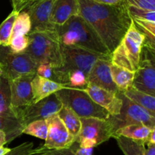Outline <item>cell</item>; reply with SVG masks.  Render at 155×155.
Returning <instances> with one entry per match:
<instances>
[{"mask_svg":"<svg viewBox=\"0 0 155 155\" xmlns=\"http://www.w3.org/2000/svg\"><path fill=\"white\" fill-rule=\"evenodd\" d=\"M79 15L92 27L111 54L131 26L133 20L125 4L107 5L92 0H78Z\"/></svg>","mask_w":155,"mask_h":155,"instance_id":"obj_1","label":"cell"},{"mask_svg":"<svg viewBox=\"0 0 155 155\" xmlns=\"http://www.w3.org/2000/svg\"><path fill=\"white\" fill-rule=\"evenodd\" d=\"M54 30L61 45L111 55L95 30L80 15L72 16L63 25L54 26Z\"/></svg>","mask_w":155,"mask_h":155,"instance_id":"obj_2","label":"cell"},{"mask_svg":"<svg viewBox=\"0 0 155 155\" xmlns=\"http://www.w3.org/2000/svg\"><path fill=\"white\" fill-rule=\"evenodd\" d=\"M27 36L30 42L25 53L37 66L48 64L53 68H61L63 65L61 45L55 30L30 33Z\"/></svg>","mask_w":155,"mask_h":155,"instance_id":"obj_3","label":"cell"},{"mask_svg":"<svg viewBox=\"0 0 155 155\" xmlns=\"http://www.w3.org/2000/svg\"><path fill=\"white\" fill-rule=\"evenodd\" d=\"M145 37L133 22L120 43L111 53V64L136 72L139 67L140 54Z\"/></svg>","mask_w":155,"mask_h":155,"instance_id":"obj_4","label":"cell"},{"mask_svg":"<svg viewBox=\"0 0 155 155\" xmlns=\"http://www.w3.org/2000/svg\"><path fill=\"white\" fill-rule=\"evenodd\" d=\"M54 94L63 106L71 108L80 118L95 117L107 120L110 117L107 110L95 104L83 90L65 88Z\"/></svg>","mask_w":155,"mask_h":155,"instance_id":"obj_5","label":"cell"},{"mask_svg":"<svg viewBox=\"0 0 155 155\" xmlns=\"http://www.w3.org/2000/svg\"><path fill=\"white\" fill-rule=\"evenodd\" d=\"M61 45L63 65L61 68H53L54 82L56 83L58 77L65 72L78 70L83 71L88 76L92 66L98 59L111 61V55H104L78 47Z\"/></svg>","mask_w":155,"mask_h":155,"instance_id":"obj_6","label":"cell"},{"mask_svg":"<svg viewBox=\"0 0 155 155\" xmlns=\"http://www.w3.org/2000/svg\"><path fill=\"white\" fill-rule=\"evenodd\" d=\"M81 130L76 142L80 147L92 148L107 142L116 132L110 117L107 120L95 117L80 118Z\"/></svg>","mask_w":155,"mask_h":155,"instance_id":"obj_7","label":"cell"},{"mask_svg":"<svg viewBox=\"0 0 155 155\" xmlns=\"http://www.w3.org/2000/svg\"><path fill=\"white\" fill-rule=\"evenodd\" d=\"M36 68L27 53H14L9 46L0 45V68L9 80L24 74H36Z\"/></svg>","mask_w":155,"mask_h":155,"instance_id":"obj_8","label":"cell"},{"mask_svg":"<svg viewBox=\"0 0 155 155\" xmlns=\"http://www.w3.org/2000/svg\"><path fill=\"white\" fill-rule=\"evenodd\" d=\"M118 95L123 101L120 113L116 117H110L116 131L120 127L133 124L146 126L151 130L155 129V117L152 116L146 109L128 99L123 92H119Z\"/></svg>","mask_w":155,"mask_h":155,"instance_id":"obj_9","label":"cell"},{"mask_svg":"<svg viewBox=\"0 0 155 155\" xmlns=\"http://www.w3.org/2000/svg\"><path fill=\"white\" fill-rule=\"evenodd\" d=\"M62 107V103L55 94L53 93L38 102L17 109L15 114L17 118L25 127L33 121L46 120L53 115L57 114Z\"/></svg>","mask_w":155,"mask_h":155,"instance_id":"obj_10","label":"cell"},{"mask_svg":"<svg viewBox=\"0 0 155 155\" xmlns=\"http://www.w3.org/2000/svg\"><path fill=\"white\" fill-rule=\"evenodd\" d=\"M48 125V135L43 149L58 150L68 148L76 142V138L71 135L57 114L45 120Z\"/></svg>","mask_w":155,"mask_h":155,"instance_id":"obj_11","label":"cell"},{"mask_svg":"<svg viewBox=\"0 0 155 155\" xmlns=\"http://www.w3.org/2000/svg\"><path fill=\"white\" fill-rule=\"evenodd\" d=\"M36 74H24L10 80L11 107L15 111L33 104L31 82Z\"/></svg>","mask_w":155,"mask_h":155,"instance_id":"obj_12","label":"cell"},{"mask_svg":"<svg viewBox=\"0 0 155 155\" xmlns=\"http://www.w3.org/2000/svg\"><path fill=\"white\" fill-rule=\"evenodd\" d=\"M54 2V0H40L23 10L28 14L30 18L31 29L29 33L54 30V25L50 22V15Z\"/></svg>","mask_w":155,"mask_h":155,"instance_id":"obj_13","label":"cell"},{"mask_svg":"<svg viewBox=\"0 0 155 155\" xmlns=\"http://www.w3.org/2000/svg\"><path fill=\"white\" fill-rule=\"evenodd\" d=\"M91 99L107 110L110 116L116 117L120 114L123 106V101L118 93L105 90L98 86L89 84L84 89Z\"/></svg>","mask_w":155,"mask_h":155,"instance_id":"obj_14","label":"cell"},{"mask_svg":"<svg viewBox=\"0 0 155 155\" xmlns=\"http://www.w3.org/2000/svg\"><path fill=\"white\" fill-rule=\"evenodd\" d=\"M110 65L111 61L98 59L88 75V83L105 90L118 93L119 90L112 80Z\"/></svg>","mask_w":155,"mask_h":155,"instance_id":"obj_15","label":"cell"},{"mask_svg":"<svg viewBox=\"0 0 155 155\" xmlns=\"http://www.w3.org/2000/svg\"><path fill=\"white\" fill-rule=\"evenodd\" d=\"M132 87L155 97V68L154 62L140 61L135 72Z\"/></svg>","mask_w":155,"mask_h":155,"instance_id":"obj_16","label":"cell"},{"mask_svg":"<svg viewBox=\"0 0 155 155\" xmlns=\"http://www.w3.org/2000/svg\"><path fill=\"white\" fill-rule=\"evenodd\" d=\"M77 15H79L78 0H54L50 22L54 26L63 25L71 17Z\"/></svg>","mask_w":155,"mask_h":155,"instance_id":"obj_17","label":"cell"},{"mask_svg":"<svg viewBox=\"0 0 155 155\" xmlns=\"http://www.w3.org/2000/svg\"><path fill=\"white\" fill-rule=\"evenodd\" d=\"M31 86L33 103L38 102L58 91L68 88L64 85L43 78L37 74H35L31 82Z\"/></svg>","mask_w":155,"mask_h":155,"instance_id":"obj_18","label":"cell"},{"mask_svg":"<svg viewBox=\"0 0 155 155\" xmlns=\"http://www.w3.org/2000/svg\"><path fill=\"white\" fill-rule=\"evenodd\" d=\"M151 129L146 126L140 124H133L122 127L117 130L114 134L113 138L115 136H124L127 139L134 141H139L144 143H147L151 133Z\"/></svg>","mask_w":155,"mask_h":155,"instance_id":"obj_19","label":"cell"},{"mask_svg":"<svg viewBox=\"0 0 155 155\" xmlns=\"http://www.w3.org/2000/svg\"><path fill=\"white\" fill-rule=\"evenodd\" d=\"M123 94L130 101L146 109L152 116L155 117V97L140 92L132 86L124 91Z\"/></svg>","mask_w":155,"mask_h":155,"instance_id":"obj_20","label":"cell"},{"mask_svg":"<svg viewBox=\"0 0 155 155\" xmlns=\"http://www.w3.org/2000/svg\"><path fill=\"white\" fill-rule=\"evenodd\" d=\"M0 115L17 118L11 107L10 80L4 74L0 76Z\"/></svg>","mask_w":155,"mask_h":155,"instance_id":"obj_21","label":"cell"},{"mask_svg":"<svg viewBox=\"0 0 155 155\" xmlns=\"http://www.w3.org/2000/svg\"><path fill=\"white\" fill-rule=\"evenodd\" d=\"M24 129V125L18 118L0 115V130L5 134L7 143L22 135Z\"/></svg>","mask_w":155,"mask_h":155,"instance_id":"obj_22","label":"cell"},{"mask_svg":"<svg viewBox=\"0 0 155 155\" xmlns=\"http://www.w3.org/2000/svg\"><path fill=\"white\" fill-rule=\"evenodd\" d=\"M57 115L71 135L77 138L81 130V121L75 112L69 107L63 106Z\"/></svg>","mask_w":155,"mask_h":155,"instance_id":"obj_23","label":"cell"},{"mask_svg":"<svg viewBox=\"0 0 155 155\" xmlns=\"http://www.w3.org/2000/svg\"><path fill=\"white\" fill-rule=\"evenodd\" d=\"M110 71L112 80L119 92H124L128 88L131 87L134 79V72L129 71L112 64L110 65Z\"/></svg>","mask_w":155,"mask_h":155,"instance_id":"obj_24","label":"cell"},{"mask_svg":"<svg viewBox=\"0 0 155 155\" xmlns=\"http://www.w3.org/2000/svg\"><path fill=\"white\" fill-rule=\"evenodd\" d=\"M118 146L124 155H144L145 143L139 141H134L124 136H115Z\"/></svg>","mask_w":155,"mask_h":155,"instance_id":"obj_25","label":"cell"},{"mask_svg":"<svg viewBox=\"0 0 155 155\" xmlns=\"http://www.w3.org/2000/svg\"><path fill=\"white\" fill-rule=\"evenodd\" d=\"M30 29L31 23L30 16L26 12L21 11L18 14L14 23L12 38L18 36H27L30 32Z\"/></svg>","mask_w":155,"mask_h":155,"instance_id":"obj_26","label":"cell"},{"mask_svg":"<svg viewBox=\"0 0 155 155\" xmlns=\"http://www.w3.org/2000/svg\"><path fill=\"white\" fill-rule=\"evenodd\" d=\"M18 12L12 11L0 25V45L8 46L12 38L14 23Z\"/></svg>","mask_w":155,"mask_h":155,"instance_id":"obj_27","label":"cell"},{"mask_svg":"<svg viewBox=\"0 0 155 155\" xmlns=\"http://www.w3.org/2000/svg\"><path fill=\"white\" fill-rule=\"evenodd\" d=\"M24 133L45 140L48 135V125L46 121L45 120H40L27 124L23 130V134Z\"/></svg>","mask_w":155,"mask_h":155,"instance_id":"obj_28","label":"cell"},{"mask_svg":"<svg viewBox=\"0 0 155 155\" xmlns=\"http://www.w3.org/2000/svg\"><path fill=\"white\" fill-rule=\"evenodd\" d=\"M129 15L132 20H141L155 23V11L146 10L135 6H127Z\"/></svg>","mask_w":155,"mask_h":155,"instance_id":"obj_29","label":"cell"},{"mask_svg":"<svg viewBox=\"0 0 155 155\" xmlns=\"http://www.w3.org/2000/svg\"><path fill=\"white\" fill-rule=\"evenodd\" d=\"M30 42L29 37L27 36H18L11 39L9 48L14 53L25 52Z\"/></svg>","mask_w":155,"mask_h":155,"instance_id":"obj_30","label":"cell"},{"mask_svg":"<svg viewBox=\"0 0 155 155\" xmlns=\"http://www.w3.org/2000/svg\"><path fill=\"white\" fill-rule=\"evenodd\" d=\"M33 142H24L15 148H12L5 155H34L38 154L37 148H33Z\"/></svg>","mask_w":155,"mask_h":155,"instance_id":"obj_31","label":"cell"},{"mask_svg":"<svg viewBox=\"0 0 155 155\" xmlns=\"http://www.w3.org/2000/svg\"><path fill=\"white\" fill-rule=\"evenodd\" d=\"M127 6H135L146 10L155 11V0H124Z\"/></svg>","mask_w":155,"mask_h":155,"instance_id":"obj_32","label":"cell"},{"mask_svg":"<svg viewBox=\"0 0 155 155\" xmlns=\"http://www.w3.org/2000/svg\"><path fill=\"white\" fill-rule=\"evenodd\" d=\"M53 67H51L48 64H39L36 68V74L43 77V78L48 79V80H52L54 82V75Z\"/></svg>","mask_w":155,"mask_h":155,"instance_id":"obj_33","label":"cell"},{"mask_svg":"<svg viewBox=\"0 0 155 155\" xmlns=\"http://www.w3.org/2000/svg\"><path fill=\"white\" fill-rule=\"evenodd\" d=\"M38 154H40L42 152H46L49 155H76L74 151L70 148H63V149H58V150H47L43 149L42 147L37 148Z\"/></svg>","mask_w":155,"mask_h":155,"instance_id":"obj_34","label":"cell"},{"mask_svg":"<svg viewBox=\"0 0 155 155\" xmlns=\"http://www.w3.org/2000/svg\"><path fill=\"white\" fill-rule=\"evenodd\" d=\"M70 148L74 151L76 155H92V153H93V148H83V147H80L77 142H74L70 147Z\"/></svg>","mask_w":155,"mask_h":155,"instance_id":"obj_35","label":"cell"},{"mask_svg":"<svg viewBox=\"0 0 155 155\" xmlns=\"http://www.w3.org/2000/svg\"><path fill=\"white\" fill-rule=\"evenodd\" d=\"M30 0H12L13 10L18 12L24 10V8L28 5Z\"/></svg>","mask_w":155,"mask_h":155,"instance_id":"obj_36","label":"cell"},{"mask_svg":"<svg viewBox=\"0 0 155 155\" xmlns=\"http://www.w3.org/2000/svg\"><path fill=\"white\" fill-rule=\"evenodd\" d=\"M98 4L107 5H120L125 4L124 0H92Z\"/></svg>","mask_w":155,"mask_h":155,"instance_id":"obj_37","label":"cell"},{"mask_svg":"<svg viewBox=\"0 0 155 155\" xmlns=\"http://www.w3.org/2000/svg\"><path fill=\"white\" fill-rule=\"evenodd\" d=\"M144 155H155V144L145 143Z\"/></svg>","mask_w":155,"mask_h":155,"instance_id":"obj_38","label":"cell"},{"mask_svg":"<svg viewBox=\"0 0 155 155\" xmlns=\"http://www.w3.org/2000/svg\"><path fill=\"white\" fill-rule=\"evenodd\" d=\"M7 144L6 136L4 132L0 130V146H4V145Z\"/></svg>","mask_w":155,"mask_h":155,"instance_id":"obj_39","label":"cell"},{"mask_svg":"<svg viewBox=\"0 0 155 155\" xmlns=\"http://www.w3.org/2000/svg\"><path fill=\"white\" fill-rule=\"evenodd\" d=\"M154 135H155V129H153L151 130V133L150 134L149 138H148V140L147 143H152V144H155V137H154Z\"/></svg>","mask_w":155,"mask_h":155,"instance_id":"obj_40","label":"cell"},{"mask_svg":"<svg viewBox=\"0 0 155 155\" xmlns=\"http://www.w3.org/2000/svg\"><path fill=\"white\" fill-rule=\"evenodd\" d=\"M11 151V148H5L4 146H0V155H5Z\"/></svg>","mask_w":155,"mask_h":155,"instance_id":"obj_41","label":"cell"},{"mask_svg":"<svg viewBox=\"0 0 155 155\" xmlns=\"http://www.w3.org/2000/svg\"><path fill=\"white\" fill-rule=\"evenodd\" d=\"M39 1H40V0H30V2H29L28 5H27V6H26V7H27V6L33 4V3L36 2H39ZM26 7H25V8H26ZM22 11H23V10H22Z\"/></svg>","mask_w":155,"mask_h":155,"instance_id":"obj_42","label":"cell"},{"mask_svg":"<svg viewBox=\"0 0 155 155\" xmlns=\"http://www.w3.org/2000/svg\"><path fill=\"white\" fill-rule=\"evenodd\" d=\"M34 155H49L48 154H47L46 152H42V153H40V154H34Z\"/></svg>","mask_w":155,"mask_h":155,"instance_id":"obj_43","label":"cell"},{"mask_svg":"<svg viewBox=\"0 0 155 155\" xmlns=\"http://www.w3.org/2000/svg\"><path fill=\"white\" fill-rule=\"evenodd\" d=\"M2 74V70H1V68H0V76H1Z\"/></svg>","mask_w":155,"mask_h":155,"instance_id":"obj_44","label":"cell"}]
</instances>
